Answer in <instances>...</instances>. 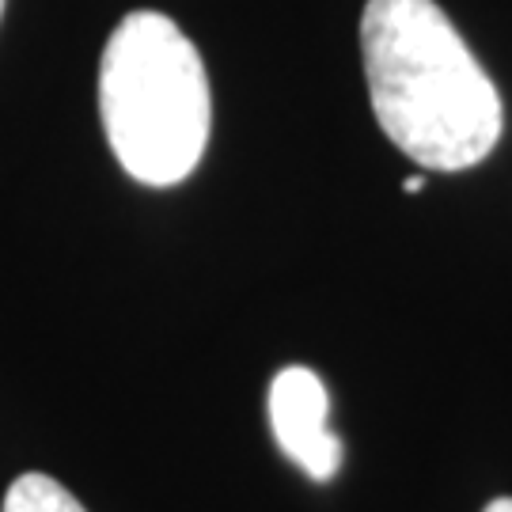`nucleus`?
I'll list each match as a JSON object with an SVG mask.
<instances>
[{"mask_svg": "<svg viewBox=\"0 0 512 512\" xmlns=\"http://www.w3.org/2000/svg\"><path fill=\"white\" fill-rule=\"evenodd\" d=\"M4 4H8V0H0V16H4Z\"/></svg>", "mask_w": 512, "mask_h": 512, "instance_id": "0eeeda50", "label": "nucleus"}, {"mask_svg": "<svg viewBox=\"0 0 512 512\" xmlns=\"http://www.w3.org/2000/svg\"><path fill=\"white\" fill-rule=\"evenodd\" d=\"M361 57L376 122L418 167L467 171L497 148L501 95L440 4L368 0Z\"/></svg>", "mask_w": 512, "mask_h": 512, "instance_id": "f257e3e1", "label": "nucleus"}, {"mask_svg": "<svg viewBox=\"0 0 512 512\" xmlns=\"http://www.w3.org/2000/svg\"><path fill=\"white\" fill-rule=\"evenodd\" d=\"M403 190L406 194H421V190H425V175H410L403 183Z\"/></svg>", "mask_w": 512, "mask_h": 512, "instance_id": "423d86ee", "label": "nucleus"}, {"mask_svg": "<svg viewBox=\"0 0 512 512\" xmlns=\"http://www.w3.org/2000/svg\"><path fill=\"white\" fill-rule=\"evenodd\" d=\"M103 133L129 179L179 186L202 164L213 95L198 46L160 12H129L99 61Z\"/></svg>", "mask_w": 512, "mask_h": 512, "instance_id": "f03ea898", "label": "nucleus"}, {"mask_svg": "<svg viewBox=\"0 0 512 512\" xmlns=\"http://www.w3.org/2000/svg\"><path fill=\"white\" fill-rule=\"evenodd\" d=\"M0 512H88V509L57 478L27 471V475H19L8 486Z\"/></svg>", "mask_w": 512, "mask_h": 512, "instance_id": "20e7f679", "label": "nucleus"}, {"mask_svg": "<svg viewBox=\"0 0 512 512\" xmlns=\"http://www.w3.org/2000/svg\"><path fill=\"white\" fill-rule=\"evenodd\" d=\"M482 512H512V497H494Z\"/></svg>", "mask_w": 512, "mask_h": 512, "instance_id": "39448f33", "label": "nucleus"}, {"mask_svg": "<svg viewBox=\"0 0 512 512\" xmlns=\"http://www.w3.org/2000/svg\"><path fill=\"white\" fill-rule=\"evenodd\" d=\"M270 429L277 448L315 482H327L342 467V440L327 425V387L304 365L281 368L270 384Z\"/></svg>", "mask_w": 512, "mask_h": 512, "instance_id": "7ed1b4c3", "label": "nucleus"}]
</instances>
